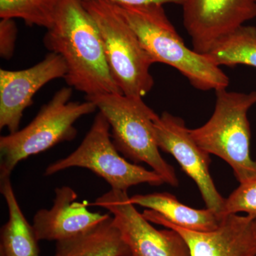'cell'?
I'll use <instances>...</instances> for the list:
<instances>
[{"mask_svg":"<svg viewBox=\"0 0 256 256\" xmlns=\"http://www.w3.org/2000/svg\"><path fill=\"white\" fill-rule=\"evenodd\" d=\"M95 104L110 124L114 146L134 164L149 165L164 180L178 186L175 170L162 156L156 142L154 122L158 114L143 98L122 94H104L86 97Z\"/></svg>","mask_w":256,"mask_h":256,"instance_id":"cell-3","label":"cell"},{"mask_svg":"<svg viewBox=\"0 0 256 256\" xmlns=\"http://www.w3.org/2000/svg\"><path fill=\"white\" fill-rule=\"evenodd\" d=\"M130 200L134 205L154 210L174 225L194 232H213L223 218L210 208L196 210L183 204L166 192L134 195Z\"/></svg>","mask_w":256,"mask_h":256,"instance_id":"cell-15","label":"cell"},{"mask_svg":"<svg viewBox=\"0 0 256 256\" xmlns=\"http://www.w3.org/2000/svg\"><path fill=\"white\" fill-rule=\"evenodd\" d=\"M72 168L88 169L110 185L111 190L128 192L140 184L160 186L164 180L156 172L130 163L120 154L111 137L110 124L100 112L96 114L86 136L75 151L48 165L50 176Z\"/></svg>","mask_w":256,"mask_h":256,"instance_id":"cell-7","label":"cell"},{"mask_svg":"<svg viewBox=\"0 0 256 256\" xmlns=\"http://www.w3.org/2000/svg\"><path fill=\"white\" fill-rule=\"evenodd\" d=\"M77 198L76 192L69 186L56 188L52 208L38 210L34 216L32 225L38 242L73 238L110 218L109 214L90 212L88 203L76 202Z\"/></svg>","mask_w":256,"mask_h":256,"instance_id":"cell-13","label":"cell"},{"mask_svg":"<svg viewBox=\"0 0 256 256\" xmlns=\"http://www.w3.org/2000/svg\"><path fill=\"white\" fill-rule=\"evenodd\" d=\"M47 30L44 44L63 58L68 86L86 97L122 94L111 76L97 24L82 0H60Z\"/></svg>","mask_w":256,"mask_h":256,"instance_id":"cell-1","label":"cell"},{"mask_svg":"<svg viewBox=\"0 0 256 256\" xmlns=\"http://www.w3.org/2000/svg\"><path fill=\"white\" fill-rule=\"evenodd\" d=\"M65 62L57 54L50 52L42 62L20 70H0V129L10 133L18 131L24 111L42 87L65 77Z\"/></svg>","mask_w":256,"mask_h":256,"instance_id":"cell-11","label":"cell"},{"mask_svg":"<svg viewBox=\"0 0 256 256\" xmlns=\"http://www.w3.org/2000/svg\"><path fill=\"white\" fill-rule=\"evenodd\" d=\"M205 56L220 67L242 64L256 68V28L242 25L217 42Z\"/></svg>","mask_w":256,"mask_h":256,"instance_id":"cell-17","label":"cell"},{"mask_svg":"<svg viewBox=\"0 0 256 256\" xmlns=\"http://www.w3.org/2000/svg\"><path fill=\"white\" fill-rule=\"evenodd\" d=\"M0 192L8 208L6 223L0 234V256H40V248L33 225L18 204L10 176L0 178Z\"/></svg>","mask_w":256,"mask_h":256,"instance_id":"cell-14","label":"cell"},{"mask_svg":"<svg viewBox=\"0 0 256 256\" xmlns=\"http://www.w3.org/2000/svg\"><path fill=\"white\" fill-rule=\"evenodd\" d=\"M183 22L193 50L205 55L220 40L256 18L255 0H185Z\"/></svg>","mask_w":256,"mask_h":256,"instance_id":"cell-10","label":"cell"},{"mask_svg":"<svg viewBox=\"0 0 256 256\" xmlns=\"http://www.w3.org/2000/svg\"><path fill=\"white\" fill-rule=\"evenodd\" d=\"M245 212L256 218V176L240 183L238 188L225 200L223 216Z\"/></svg>","mask_w":256,"mask_h":256,"instance_id":"cell-19","label":"cell"},{"mask_svg":"<svg viewBox=\"0 0 256 256\" xmlns=\"http://www.w3.org/2000/svg\"><path fill=\"white\" fill-rule=\"evenodd\" d=\"M60 0H0L1 18H21L28 26L48 30Z\"/></svg>","mask_w":256,"mask_h":256,"instance_id":"cell-18","label":"cell"},{"mask_svg":"<svg viewBox=\"0 0 256 256\" xmlns=\"http://www.w3.org/2000/svg\"><path fill=\"white\" fill-rule=\"evenodd\" d=\"M214 111L207 122L190 130L194 140L208 154L226 162L239 182L256 176V162L250 158V128L248 112L256 104V90H216Z\"/></svg>","mask_w":256,"mask_h":256,"instance_id":"cell-5","label":"cell"},{"mask_svg":"<svg viewBox=\"0 0 256 256\" xmlns=\"http://www.w3.org/2000/svg\"><path fill=\"white\" fill-rule=\"evenodd\" d=\"M18 36V26L12 18H1L0 21V55L4 60L13 56Z\"/></svg>","mask_w":256,"mask_h":256,"instance_id":"cell-20","label":"cell"},{"mask_svg":"<svg viewBox=\"0 0 256 256\" xmlns=\"http://www.w3.org/2000/svg\"><path fill=\"white\" fill-rule=\"evenodd\" d=\"M108 1L112 2L114 4L130 5V6L151 4L162 5L165 4H176L182 6L185 0H108Z\"/></svg>","mask_w":256,"mask_h":256,"instance_id":"cell-21","label":"cell"},{"mask_svg":"<svg viewBox=\"0 0 256 256\" xmlns=\"http://www.w3.org/2000/svg\"><path fill=\"white\" fill-rule=\"evenodd\" d=\"M255 1L256 2V0H255Z\"/></svg>","mask_w":256,"mask_h":256,"instance_id":"cell-23","label":"cell"},{"mask_svg":"<svg viewBox=\"0 0 256 256\" xmlns=\"http://www.w3.org/2000/svg\"><path fill=\"white\" fill-rule=\"evenodd\" d=\"M117 5L154 63L176 68L198 90L216 92L228 86V76L220 66L185 45L163 5Z\"/></svg>","mask_w":256,"mask_h":256,"instance_id":"cell-2","label":"cell"},{"mask_svg":"<svg viewBox=\"0 0 256 256\" xmlns=\"http://www.w3.org/2000/svg\"><path fill=\"white\" fill-rule=\"evenodd\" d=\"M73 88L64 87L42 106L26 127L0 138V178L10 176L16 165L60 142H70L78 134L75 122L95 112V104L72 101Z\"/></svg>","mask_w":256,"mask_h":256,"instance_id":"cell-4","label":"cell"},{"mask_svg":"<svg viewBox=\"0 0 256 256\" xmlns=\"http://www.w3.org/2000/svg\"><path fill=\"white\" fill-rule=\"evenodd\" d=\"M160 150L172 154L182 169L196 183L207 208L224 216L225 198L216 188L210 174V156L194 140L181 118L170 112L158 116L154 122Z\"/></svg>","mask_w":256,"mask_h":256,"instance_id":"cell-9","label":"cell"},{"mask_svg":"<svg viewBox=\"0 0 256 256\" xmlns=\"http://www.w3.org/2000/svg\"><path fill=\"white\" fill-rule=\"evenodd\" d=\"M100 32L111 76L122 94L143 98L154 86V63L136 32L108 0H82Z\"/></svg>","mask_w":256,"mask_h":256,"instance_id":"cell-6","label":"cell"},{"mask_svg":"<svg viewBox=\"0 0 256 256\" xmlns=\"http://www.w3.org/2000/svg\"><path fill=\"white\" fill-rule=\"evenodd\" d=\"M142 215L151 223L178 232L188 244L191 256H256L254 220L248 215L224 216L218 228L210 232L182 228L152 210H144Z\"/></svg>","mask_w":256,"mask_h":256,"instance_id":"cell-12","label":"cell"},{"mask_svg":"<svg viewBox=\"0 0 256 256\" xmlns=\"http://www.w3.org/2000/svg\"><path fill=\"white\" fill-rule=\"evenodd\" d=\"M54 256H131L112 217L86 233L56 242Z\"/></svg>","mask_w":256,"mask_h":256,"instance_id":"cell-16","label":"cell"},{"mask_svg":"<svg viewBox=\"0 0 256 256\" xmlns=\"http://www.w3.org/2000/svg\"><path fill=\"white\" fill-rule=\"evenodd\" d=\"M90 205L101 207L112 215L131 256H191L182 236L173 229L153 227L136 210L128 192L110 190Z\"/></svg>","mask_w":256,"mask_h":256,"instance_id":"cell-8","label":"cell"},{"mask_svg":"<svg viewBox=\"0 0 256 256\" xmlns=\"http://www.w3.org/2000/svg\"><path fill=\"white\" fill-rule=\"evenodd\" d=\"M254 230H255V233H256V218H255V220H254Z\"/></svg>","mask_w":256,"mask_h":256,"instance_id":"cell-22","label":"cell"}]
</instances>
